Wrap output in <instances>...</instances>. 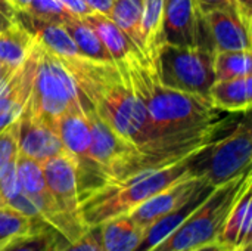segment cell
Masks as SVG:
<instances>
[{
	"label": "cell",
	"instance_id": "obj_35",
	"mask_svg": "<svg viewBox=\"0 0 252 251\" xmlns=\"http://www.w3.org/2000/svg\"><path fill=\"white\" fill-rule=\"evenodd\" d=\"M239 9L242 10V13L247 16V18H251L252 19V0H236Z\"/></svg>",
	"mask_w": 252,
	"mask_h": 251
},
{
	"label": "cell",
	"instance_id": "obj_8",
	"mask_svg": "<svg viewBox=\"0 0 252 251\" xmlns=\"http://www.w3.org/2000/svg\"><path fill=\"white\" fill-rule=\"evenodd\" d=\"M81 105L92 133L90 157L103 180V185L128 178L137 172L148 170L143 155L123 139L83 96Z\"/></svg>",
	"mask_w": 252,
	"mask_h": 251
},
{
	"label": "cell",
	"instance_id": "obj_28",
	"mask_svg": "<svg viewBox=\"0 0 252 251\" xmlns=\"http://www.w3.org/2000/svg\"><path fill=\"white\" fill-rule=\"evenodd\" d=\"M21 12H27L31 16H35L43 21L59 22V24H62L68 16L74 15L58 0H31L28 7Z\"/></svg>",
	"mask_w": 252,
	"mask_h": 251
},
{
	"label": "cell",
	"instance_id": "obj_3",
	"mask_svg": "<svg viewBox=\"0 0 252 251\" xmlns=\"http://www.w3.org/2000/svg\"><path fill=\"white\" fill-rule=\"evenodd\" d=\"M186 158L165 167L137 172L93 191L80 201L84 225L87 228L97 226L109 219L130 215L152 195L186 176Z\"/></svg>",
	"mask_w": 252,
	"mask_h": 251
},
{
	"label": "cell",
	"instance_id": "obj_31",
	"mask_svg": "<svg viewBox=\"0 0 252 251\" xmlns=\"http://www.w3.org/2000/svg\"><path fill=\"white\" fill-rule=\"evenodd\" d=\"M18 22L16 9L9 0H0V31Z\"/></svg>",
	"mask_w": 252,
	"mask_h": 251
},
{
	"label": "cell",
	"instance_id": "obj_38",
	"mask_svg": "<svg viewBox=\"0 0 252 251\" xmlns=\"http://www.w3.org/2000/svg\"><path fill=\"white\" fill-rule=\"evenodd\" d=\"M0 206H3V204H1V200H0Z\"/></svg>",
	"mask_w": 252,
	"mask_h": 251
},
{
	"label": "cell",
	"instance_id": "obj_16",
	"mask_svg": "<svg viewBox=\"0 0 252 251\" xmlns=\"http://www.w3.org/2000/svg\"><path fill=\"white\" fill-rule=\"evenodd\" d=\"M251 185L250 180L238 198L235 200L233 206L229 210V215L224 220L221 234H220V243L227 246L232 250H236L239 247L252 244L251 243Z\"/></svg>",
	"mask_w": 252,
	"mask_h": 251
},
{
	"label": "cell",
	"instance_id": "obj_5",
	"mask_svg": "<svg viewBox=\"0 0 252 251\" xmlns=\"http://www.w3.org/2000/svg\"><path fill=\"white\" fill-rule=\"evenodd\" d=\"M250 180L251 172L214 188L198 209L149 251H189L220 243V234L229 210Z\"/></svg>",
	"mask_w": 252,
	"mask_h": 251
},
{
	"label": "cell",
	"instance_id": "obj_9",
	"mask_svg": "<svg viewBox=\"0 0 252 251\" xmlns=\"http://www.w3.org/2000/svg\"><path fill=\"white\" fill-rule=\"evenodd\" d=\"M41 167L44 180L58 209L80 238L87 231V226L81 217L77 169L72 157L65 151L41 163Z\"/></svg>",
	"mask_w": 252,
	"mask_h": 251
},
{
	"label": "cell",
	"instance_id": "obj_18",
	"mask_svg": "<svg viewBox=\"0 0 252 251\" xmlns=\"http://www.w3.org/2000/svg\"><path fill=\"white\" fill-rule=\"evenodd\" d=\"M214 186H207L201 192H198L193 198H190L186 204L182 207L176 209L174 212L159 217L157 222H154L151 226L145 229V235L139 244L136 251H149L152 250L155 246H158L164 238H167L195 209L201 206V203L213 192Z\"/></svg>",
	"mask_w": 252,
	"mask_h": 251
},
{
	"label": "cell",
	"instance_id": "obj_7",
	"mask_svg": "<svg viewBox=\"0 0 252 251\" xmlns=\"http://www.w3.org/2000/svg\"><path fill=\"white\" fill-rule=\"evenodd\" d=\"M214 52L205 47H182L161 44L151 61L162 84L208 96L210 87L216 81Z\"/></svg>",
	"mask_w": 252,
	"mask_h": 251
},
{
	"label": "cell",
	"instance_id": "obj_27",
	"mask_svg": "<svg viewBox=\"0 0 252 251\" xmlns=\"http://www.w3.org/2000/svg\"><path fill=\"white\" fill-rule=\"evenodd\" d=\"M18 133L19 120L0 132V179L18 158Z\"/></svg>",
	"mask_w": 252,
	"mask_h": 251
},
{
	"label": "cell",
	"instance_id": "obj_26",
	"mask_svg": "<svg viewBox=\"0 0 252 251\" xmlns=\"http://www.w3.org/2000/svg\"><path fill=\"white\" fill-rule=\"evenodd\" d=\"M40 223H43L41 219H31L9 206H0V247Z\"/></svg>",
	"mask_w": 252,
	"mask_h": 251
},
{
	"label": "cell",
	"instance_id": "obj_1",
	"mask_svg": "<svg viewBox=\"0 0 252 251\" xmlns=\"http://www.w3.org/2000/svg\"><path fill=\"white\" fill-rule=\"evenodd\" d=\"M72 75L81 96L96 112L145 158L148 169H159L185 160L211 142L227 124L170 133L159 129L134 95L123 64L99 62L83 56L59 58Z\"/></svg>",
	"mask_w": 252,
	"mask_h": 251
},
{
	"label": "cell",
	"instance_id": "obj_17",
	"mask_svg": "<svg viewBox=\"0 0 252 251\" xmlns=\"http://www.w3.org/2000/svg\"><path fill=\"white\" fill-rule=\"evenodd\" d=\"M208 98L214 108L227 112H248L252 102V75L216 80Z\"/></svg>",
	"mask_w": 252,
	"mask_h": 251
},
{
	"label": "cell",
	"instance_id": "obj_2",
	"mask_svg": "<svg viewBox=\"0 0 252 251\" xmlns=\"http://www.w3.org/2000/svg\"><path fill=\"white\" fill-rule=\"evenodd\" d=\"M134 95L152 121L170 133L196 132L219 127L226 120L208 96L189 93L161 83L149 59L136 55L123 64Z\"/></svg>",
	"mask_w": 252,
	"mask_h": 251
},
{
	"label": "cell",
	"instance_id": "obj_24",
	"mask_svg": "<svg viewBox=\"0 0 252 251\" xmlns=\"http://www.w3.org/2000/svg\"><path fill=\"white\" fill-rule=\"evenodd\" d=\"M162 15H164V0H143L142 10V36L145 41V56L152 61L162 40Z\"/></svg>",
	"mask_w": 252,
	"mask_h": 251
},
{
	"label": "cell",
	"instance_id": "obj_22",
	"mask_svg": "<svg viewBox=\"0 0 252 251\" xmlns=\"http://www.w3.org/2000/svg\"><path fill=\"white\" fill-rule=\"evenodd\" d=\"M142 10L143 0H114L108 16L124 31L130 41L145 56L146 47L142 36Z\"/></svg>",
	"mask_w": 252,
	"mask_h": 251
},
{
	"label": "cell",
	"instance_id": "obj_19",
	"mask_svg": "<svg viewBox=\"0 0 252 251\" xmlns=\"http://www.w3.org/2000/svg\"><path fill=\"white\" fill-rule=\"evenodd\" d=\"M97 226L103 251H136L145 235V228L128 215L109 219Z\"/></svg>",
	"mask_w": 252,
	"mask_h": 251
},
{
	"label": "cell",
	"instance_id": "obj_6",
	"mask_svg": "<svg viewBox=\"0 0 252 251\" xmlns=\"http://www.w3.org/2000/svg\"><path fill=\"white\" fill-rule=\"evenodd\" d=\"M35 74L28 104L22 112L52 124L69 111H83L81 93L62 61L35 40Z\"/></svg>",
	"mask_w": 252,
	"mask_h": 251
},
{
	"label": "cell",
	"instance_id": "obj_25",
	"mask_svg": "<svg viewBox=\"0 0 252 251\" xmlns=\"http://www.w3.org/2000/svg\"><path fill=\"white\" fill-rule=\"evenodd\" d=\"M252 72L251 49L245 50H216L214 74L216 80H230Z\"/></svg>",
	"mask_w": 252,
	"mask_h": 251
},
{
	"label": "cell",
	"instance_id": "obj_29",
	"mask_svg": "<svg viewBox=\"0 0 252 251\" xmlns=\"http://www.w3.org/2000/svg\"><path fill=\"white\" fill-rule=\"evenodd\" d=\"M61 251H103L99 226H90L74 243H68Z\"/></svg>",
	"mask_w": 252,
	"mask_h": 251
},
{
	"label": "cell",
	"instance_id": "obj_34",
	"mask_svg": "<svg viewBox=\"0 0 252 251\" xmlns=\"http://www.w3.org/2000/svg\"><path fill=\"white\" fill-rule=\"evenodd\" d=\"M189 251H233L232 249H229L227 246L221 244V243H213V244H208V246H204V247H199V249H195V250Z\"/></svg>",
	"mask_w": 252,
	"mask_h": 251
},
{
	"label": "cell",
	"instance_id": "obj_36",
	"mask_svg": "<svg viewBox=\"0 0 252 251\" xmlns=\"http://www.w3.org/2000/svg\"><path fill=\"white\" fill-rule=\"evenodd\" d=\"M12 3V6L16 9V12L25 10L28 7V4L31 3V0H9Z\"/></svg>",
	"mask_w": 252,
	"mask_h": 251
},
{
	"label": "cell",
	"instance_id": "obj_13",
	"mask_svg": "<svg viewBox=\"0 0 252 251\" xmlns=\"http://www.w3.org/2000/svg\"><path fill=\"white\" fill-rule=\"evenodd\" d=\"M204 16L216 50L251 49V22L238 7L213 9Z\"/></svg>",
	"mask_w": 252,
	"mask_h": 251
},
{
	"label": "cell",
	"instance_id": "obj_14",
	"mask_svg": "<svg viewBox=\"0 0 252 251\" xmlns=\"http://www.w3.org/2000/svg\"><path fill=\"white\" fill-rule=\"evenodd\" d=\"M18 120V154L41 164L46 160L65 152L55 124L27 112H22Z\"/></svg>",
	"mask_w": 252,
	"mask_h": 251
},
{
	"label": "cell",
	"instance_id": "obj_32",
	"mask_svg": "<svg viewBox=\"0 0 252 251\" xmlns=\"http://www.w3.org/2000/svg\"><path fill=\"white\" fill-rule=\"evenodd\" d=\"M61 1L69 12H72L77 16H84L90 12H93L83 0H58Z\"/></svg>",
	"mask_w": 252,
	"mask_h": 251
},
{
	"label": "cell",
	"instance_id": "obj_15",
	"mask_svg": "<svg viewBox=\"0 0 252 251\" xmlns=\"http://www.w3.org/2000/svg\"><path fill=\"white\" fill-rule=\"evenodd\" d=\"M80 18L94 31L115 64H124L136 55L143 56L140 50L124 34V31L106 13L93 10Z\"/></svg>",
	"mask_w": 252,
	"mask_h": 251
},
{
	"label": "cell",
	"instance_id": "obj_11",
	"mask_svg": "<svg viewBox=\"0 0 252 251\" xmlns=\"http://www.w3.org/2000/svg\"><path fill=\"white\" fill-rule=\"evenodd\" d=\"M211 186L202 179L192 178L189 175L168 185L158 194L152 195L149 200L142 203L137 209H134L128 216L142 228L151 226L159 217L174 212L176 209L186 204L190 198H193L204 188Z\"/></svg>",
	"mask_w": 252,
	"mask_h": 251
},
{
	"label": "cell",
	"instance_id": "obj_21",
	"mask_svg": "<svg viewBox=\"0 0 252 251\" xmlns=\"http://www.w3.org/2000/svg\"><path fill=\"white\" fill-rule=\"evenodd\" d=\"M35 44V37L19 22L0 31V62L16 70L30 56Z\"/></svg>",
	"mask_w": 252,
	"mask_h": 251
},
{
	"label": "cell",
	"instance_id": "obj_23",
	"mask_svg": "<svg viewBox=\"0 0 252 251\" xmlns=\"http://www.w3.org/2000/svg\"><path fill=\"white\" fill-rule=\"evenodd\" d=\"M62 25L68 31L69 37L75 43L83 58L99 62H114L112 56L109 55L103 43L80 16L71 15L62 22Z\"/></svg>",
	"mask_w": 252,
	"mask_h": 251
},
{
	"label": "cell",
	"instance_id": "obj_37",
	"mask_svg": "<svg viewBox=\"0 0 252 251\" xmlns=\"http://www.w3.org/2000/svg\"><path fill=\"white\" fill-rule=\"evenodd\" d=\"M10 71H12L10 68H7L3 62H0V83H1V80H3V78L10 72Z\"/></svg>",
	"mask_w": 252,
	"mask_h": 251
},
{
	"label": "cell",
	"instance_id": "obj_30",
	"mask_svg": "<svg viewBox=\"0 0 252 251\" xmlns=\"http://www.w3.org/2000/svg\"><path fill=\"white\" fill-rule=\"evenodd\" d=\"M193 1L201 15H205L207 12H210L213 9H223V7H238L239 9L236 0H193Z\"/></svg>",
	"mask_w": 252,
	"mask_h": 251
},
{
	"label": "cell",
	"instance_id": "obj_33",
	"mask_svg": "<svg viewBox=\"0 0 252 251\" xmlns=\"http://www.w3.org/2000/svg\"><path fill=\"white\" fill-rule=\"evenodd\" d=\"M92 10L94 12H100V13H109L112 1L114 0H83Z\"/></svg>",
	"mask_w": 252,
	"mask_h": 251
},
{
	"label": "cell",
	"instance_id": "obj_4",
	"mask_svg": "<svg viewBox=\"0 0 252 251\" xmlns=\"http://www.w3.org/2000/svg\"><path fill=\"white\" fill-rule=\"evenodd\" d=\"M223 132V130H221ZM186 158L188 175L217 188L251 172L252 130L244 118Z\"/></svg>",
	"mask_w": 252,
	"mask_h": 251
},
{
	"label": "cell",
	"instance_id": "obj_12",
	"mask_svg": "<svg viewBox=\"0 0 252 251\" xmlns=\"http://www.w3.org/2000/svg\"><path fill=\"white\" fill-rule=\"evenodd\" d=\"M35 44L25 62L12 70L0 83V132L16 121L30 101L35 74Z\"/></svg>",
	"mask_w": 252,
	"mask_h": 251
},
{
	"label": "cell",
	"instance_id": "obj_20",
	"mask_svg": "<svg viewBox=\"0 0 252 251\" xmlns=\"http://www.w3.org/2000/svg\"><path fill=\"white\" fill-rule=\"evenodd\" d=\"M66 244L68 241L62 234L43 222L4 243L0 251H61Z\"/></svg>",
	"mask_w": 252,
	"mask_h": 251
},
{
	"label": "cell",
	"instance_id": "obj_10",
	"mask_svg": "<svg viewBox=\"0 0 252 251\" xmlns=\"http://www.w3.org/2000/svg\"><path fill=\"white\" fill-rule=\"evenodd\" d=\"M16 176L24 195L30 200L37 215L43 222L50 225L59 234H62L68 243L78 240L77 234L72 231L61 210L58 209L52 192L44 180L43 167L35 160L18 154L16 158Z\"/></svg>",
	"mask_w": 252,
	"mask_h": 251
}]
</instances>
